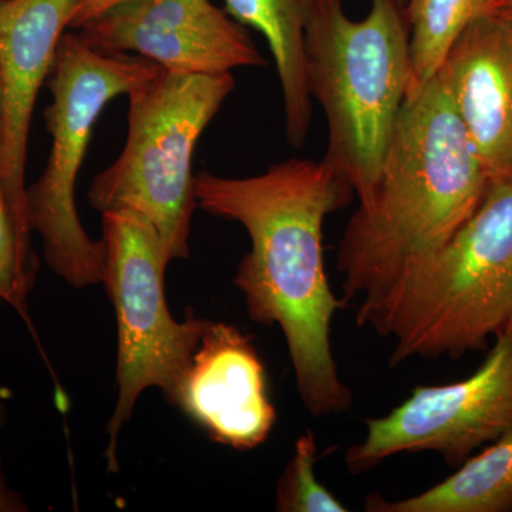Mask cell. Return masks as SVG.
I'll return each instance as SVG.
<instances>
[{
  "instance_id": "cell-9",
  "label": "cell",
  "mask_w": 512,
  "mask_h": 512,
  "mask_svg": "<svg viewBox=\"0 0 512 512\" xmlns=\"http://www.w3.org/2000/svg\"><path fill=\"white\" fill-rule=\"evenodd\" d=\"M76 32L94 49L141 56L168 72L222 74L268 64L245 26L211 0H128Z\"/></svg>"
},
{
  "instance_id": "cell-13",
  "label": "cell",
  "mask_w": 512,
  "mask_h": 512,
  "mask_svg": "<svg viewBox=\"0 0 512 512\" xmlns=\"http://www.w3.org/2000/svg\"><path fill=\"white\" fill-rule=\"evenodd\" d=\"M225 12L239 25L255 29L274 57L284 100L285 133L302 147L312 121V97L306 84L305 35L315 0H224Z\"/></svg>"
},
{
  "instance_id": "cell-19",
  "label": "cell",
  "mask_w": 512,
  "mask_h": 512,
  "mask_svg": "<svg viewBox=\"0 0 512 512\" xmlns=\"http://www.w3.org/2000/svg\"><path fill=\"white\" fill-rule=\"evenodd\" d=\"M126 2H128V0H77L76 6H74L73 9L69 29H82L86 23L100 16L101 13L107 12V10L116 8V6Z\"/></svg>"
},
{
  "instance_id": "cell-8",
  "label": "cell",
  "mask_w": 512,
  "mask_h": 512,
  "mask_svg": "<svg viewBox=\"0 0 512 512\" xmlns=\"http://www.w3.org/2000/svg\"><path fill=\"white\" fill-rule=\"evenodd\" d=\"M494 339L483 365L467 379L416 387L392 412L367 420L365 439L346 453L350 473L424 451L460 466L474 450L512 430V318Z\"/></svg>"
},
{
  "instance_id": "cell-17",
  "label": "cell",
  "mask_w": 512,
  "mask_h": 512,
  "mask_svg": "<svg viewBox=\"0 0 512 512\" xmlns=\"http://www.w3.org/2000/svg\"><path fill=\"white\" fill-rule=\"evenodd\" d=\"M39 264L20 241L5 194L0 188V303L28 322L29 295L35 288Z\"/></svg>"
},
{
  "instance_id": "cell-23",
  "label": "cell",
  "mask_w": 512,
  "mask_h": 512,
  "mask_svg": "<svg viewBox=\"0 0 512 512\" xmlns=\"http://www.w3.org/2000/svg\"><path fill=\"white\" fill-rule=\"evenodd\" d=\"M3 2H5V0H0V3H3Z\"/></svg>"
},
{
  "instance_id": "cell-10",
  "label": "cell",
  "mask_w": 512,
  "mask_h": 512,
  "mask_svg": "<svg viewBox=\"0 0 512 512\" xmlns=\"http://www.w3.org/2000/svg\"><path fill=\"white\" fill-rule=\"evenodd\" d=\"M77 0H5L0 3V188L23 247L32 248L26 157L30 123L40 87L55 62L57 46L69 30Z\"/></svg>"
},
{
  "instance_id": "cell-21",
  "label": "cell",
  "mask_w": 512,
  "mask_h": 512,
  "mask_svg": "<svg viewBox=\"0 0 512 512\" xmlns=\"http://www.w3.org/2000/svg\"><path fill=\"white\" fill-rule=\"evenodd\" d=\"M0 130H2V76H0Z\"/></svg>"
},
{
  "instance_id": "cell-5",
  "label": "cell",
  "mask_w": 512,
  "mask_h": 512,
  "mask_svg": "<svg viewBox=\"0 0 512 512\" xmlns=\"http://www.w3.org/2000/svg\"><path fill=\"white\" fill-rule=\"evenodd\" d=\"M232 73L185 74L161 69L131 90L128 134L119 158L94 178L87 200L100 214L143 215L163 239L171 262L190 256L195 201V148L224 101Z\"/></svg>"
},
{
  "instance_id": "cell-16",
  "label": "cell",
  "mask_w": 512,
  "mask_h": 512,
  "mask_svg": "<svg viewBox=\"0 0 512 512\" xmlns=\"http://www.w3.org/2000/svg\"><path fill=\"white\" fill-rule=\"evenodd\" d=\"M318 444L312 430L295 443L291 460L276 485V510L281 512H346L349 508L316 478Z\"/></svg>"
},
{
  "instance_id": "cell-2",
  "label": "cell",
  "mask_w": 512,
  "mask_h": 512,
  "mask_svg": "<svg viewBox=\"0 0 512 512\" xmlns=\"http://www.w3.org/2000/svg\"><path fill=\"white\" fill-rule=\"evenodd\" d=\"M487 187L476 148L436 76L404 101L379 180L340 238L343 303L372 295L404 265L443 247L473 217Z\"/></svg>"
},
{
  "instance_id": "cell-4",
  "label": "cell",
  "mask_w": 512,
  "mask_h": 512,
  "mask_svg": "<svg viewBox=\"0 0 512 512\" xmlns=\"http://www.w3.org/2000/svg\"><path fill=\"white\" fill-rule=\"evenodd\" d=\"M306 84L328 123L326 161L366 201L410 90L409 29L396 0L352 20L342 0H315L305 35Z\"/></svg>"
},
{
  "instance_id": "cell-22",
  "label": "cell",
  "mask_w": 512,
  "mask_h": 512,
  "mask_svg": "<svg viewBox=\"0 0 512 512\" xmlns=\"http://www.w3.org/2000/svg\"><path fill=\"white\" fill-rule=\"evenodd\" d=\"M397 3H399L400 6L404 9V6H406V0H396Z\"/></svg>"
},
{
  "instance_id": "cell-12",
  "label": "cell",
  "mask_w": 512,
  "mask_h": 512,
  "mask_svg": "<svg viewBox=\"0 0 512 512\" xmlns=\"http://www.w3.org/2000/svg\"><path fill=\"white\" fill-rule=\"evenodd\" d=\"M488 183L512 178V16L474 20L437 73Z\"/></svg>"
},
{
  "instance_id": "cell-11",
  "label": "cell",
  "mask_w": 512,
  "mask_h": 512,
  "mask_svg": "<svg viewBox=\"0 0 512 512\" xmlns=\"http://www.w3.org/2000/svg\"><path fill=\"white\" fill-rule=\"evenodd\" d=\"M171 404L212 441L239 451L265 443L276 421L252 338L228 323H208Z\"/></svg>"
},
{
  "instance_id": "cell-1",
  "label": "cell",
  "mask_w": 512,
  "mask_h": 512,
  "mask_svg": "<svg viewBox=\"0 0 512 512\" xmlns=\"http://www.w3.org/2000/svg\"><path fill=\"white\" fill-rule=\"evenodd\" d=\"M194 192L198 208L247 231L251 249L234 284L249 318L281 329L303 406L315 417L349 410L352 392L340 379L330 342L333 318L345 303L326 275L323 225L355 192L325 160L302 158L247 178L200 171Z\"/></svg>"
},
{
  "instance_id": "cell-15",
  "label": "cell",
  "mask_w": 512,
  "mask_h": 512,
  "mask_svg": "<svg viewBox=\"0 0 512 512\" xmlns=\"http://www.w3.org/2000/svg\"><path fill=\"white\" fill-rule=\"evenodd\" d=\"M491 12H495V0H406L410 57L407 97L437 76L461 33Z\"/></svg>"
},
{
  "instance_id": "cell-6",
  "label": "cell",
  "mask_w": 512,
  "mask_h": 512,
  "mask_svg": "<svg viewBox=\"0 0 512 512\" xmlns=\"http://www.w3.org/2000/svg\"><path fill=\"white\" fill-rule=\"evenodd\" d=\"M151 60L106 53L66 32L46 83L52 103L45 111L52 136L45 171L28 188L30 228L42 241L47 266L73 288L103 284V241L87 235L76 207V185L94 124L111 100L160 72Z\"/></svg>"
},
{
  "instance_id": "cell-18",
  "label": "cell",
  "mask_w": 512,
  "mask_h": 512,
  "mask_svg": "<svg viewBox=\"0 0 512 512\" xmlns=\"http://www.w3.org/2000/svg\"><path fill=\"white\" fill-rule=\"evenodd\" d=\"M6 419H8V393L0 387V431L5 427ZM26 511H29L28 504L18 491L10 488L6 481L2 468V457H0V512Z\"/></svg>"
},
{
  "instance_id": "cell-20",
  "label": "cell",
  "mask_w": 512,
  "mask_h": 512,
  "mask_svg": "<svg viewBox=\"0 0 512 512\" xmlns=\"http://www.w3.org/2000/svg\"><path fill=\"white\" fill-rule=\"evenodd\" d=\"M495 12L512 16V0H495Z\"/></svg>"
},
{
  "instance_id": "cell-14",
  "label": "cell",
  "mask_w": 512,
  "mask_h": 512,
  "mask_svg": "<svg viewBox=\"0 0 512 512\" xmlns=\"http://www.w3.org/2000/svg\"><path fill=\"white\" fill-rule=\"evenodd\" d=\"M366 511L512 512V430L429 490L396 501L370 495Z\"/></svg>"
},
{
  "instance_id": "cell-3",
  "label": "cell",
  "mask_w": 512,
  "mask_h": 512,
  "mask_svg": "<svg viewBox=\"0 0 512 512\" xmlns=\"http://www.w3.org/2000/svg\"><path fill=\"white\" fill-rule=\"evenodd\" d=\"M359 302L357 325L393 340L392 366L484 349L512 318V178L488 183L450 241Z\"/></svg>"
},
{
  "instance_id": "cell-7",
  "label": "cell",
  "mask_w": 512,
  "mask_h": 512,
  "mask_svg": "<svg viewBox=\"0 0 512 512\" xmlns=\"http://www.w3.org/2000/svg\"><path fill=\"white\" fill-rule=\"evenodd\" d=\"M103 218L104 278L119 328L116 380L119 397L107 423L109 471L119 470L117 441L138 397L158 387L173 402L210 320L178 322L168 311L164 275L170 256L143 215L113 210Z\"/></svg>"
}]
</instances>
